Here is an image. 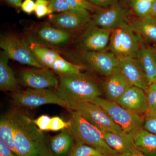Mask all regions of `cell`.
I'll return each instance as SVG.
<instances>
[{"mask_svg": "<svg viewBox=\"0 0 156 156\" xmlns=\"http://www.w3.org/2000/svg\"><path fill=\"white\" fill-rule=\"evenodd\" d=\"M9 112L14 126L17 155L54 156L49 140L33 120L19 110H12Z\"/></svg>", "mask_w": 156, "mask_h": 156, "instance_id": "cell-1", "label": "cell"}, {"mask_svg": "<svg viewBox=\"0 0 156 156\" xmlns=\"http://www.w3.org/2000/svg\"><path fill=\"white\" fill-rule=\"evenodd\" d=\"M59 81L56 92L67 102L69 108L74 104L91 102L101 95L97 82L86 74L60 76Z\"/></svg>", "mask_w": 156, "mask_h": 156, "instance_id": "cell-2", "label": "cell"}, {"mask_svg": "<svg viewBox=\"0 0 156 156\" xmlns=\"http://www.w3.org/2000/svg\"><path fill=\"white\" fill-rule=\"evenodd\" d=\"M69 112L70 130L76 142L85 144L102 151L110 156L119 155L109 147L103 138V133L89 123L79 111L68 110Z\"/></svg>", "mask_w": 156, "mask_h": 156, "instance_id": "cell-3", "label": "cell"}, {"mask_svg": "<svg viewBox=\"0 0 156 156\" xmlns=\"http://www.w3.org/2000/svg\"><path fill=\"white\" fill-rule=\"evenodd\" d=\"M141 47L140 36L127 23L112 31L107 50L120 59L136 58Z\"/></svg>", "mask_w": 156, "mask_h": 156, "instance_id": "cell-4", "label": "cell"}, {"mask_svg": "<svg viewBox=\"0 0 156 156\" xmlns=\"http://www.w3.org/2000/svg\"><path fill=\"white\" fill-rule=\"evenodd\" d=\"M14 104L20 107L37 108L47 104H55L68 108V104L56 92L51 89H33L17 90L11 95Z\"/></svg>", "mask_w": 156, "mask_h": 156, "instance_id": "cell-5", "label": "cell"}, {"mask_svg": "<svg viewBox=\"0 0 156 156\" xmlns=\"http://www.w3.org/2000/svg\"><path fill=\"white\" fill-rule=\"evenodd\" d=\"M90 102L97 105L104 110L126 134H131L143 127L144 121L141 115L124 108L116 102L99 97Z\"/></svg>", "mask_w": 156, "mask_h": 156, "instance_id": "cell-6", "label": "cell"}, {"mask_svg": "<svg viewBox=\"0 0 156 156\" xmlns=\"http://www.w3.org/2000/svg\"><path fill=\"white\" fill-rule=\"evenodd\" d=\"M80 111L86 120L101 132L124 133L104 110L95 104L83 102L70 105L68 110Z\"/></svg>", "mask_w": 156, "mask_h": 156, "instance_id": "cell-7", "label": "cell"}, {"mask_svg": "<svg viewBox=\"0 0 156 156\" xmlns=\"http://www.w3.org/2000/svg\"><path fill=\"white\" fill-rule=\"evenodd\" d=\"M0 47L9 58L38 68H45L37 60L27 42L12 34L3 35Z\"/></svg>", "mask_w": 156, "mask_h": 156, "instance_id": "cell-8", "label": "cell"}, {"mask_svg": "<svg viewBox=\"0 0 156 156\" xmlns=\"http://www.w3.org/2000/svg\"><path fill=\"white\" fill-rule=\"evenodd\" d=\"M73 56L95 72L107 77L118 67L119 59L108 50L99 51H80Z\"/></svg>", "mask_w": 156, "mask_h": 156, "instance_id": "cell-9", "label": "cell"}, {"mask_svg": "<svg viewBox=\"0 0 156 156\" xmlns=\"http://www.w3.org/2000/svg\"><path fill=\"white\" fill-rule=\"evenodd\" d=\"M128 12L122 3L116 2L105 8H99L92 16V23L100 28L112 31L128 23Z\"/></svg>", "mask_w": 156, "mask_h": 156, "instance_id": "cell-10", "label": "cell"}, {"mask_svg": "<svg viewBox=\"0 0 156 156\" xmlns=\"http://www.w3.org/2000/svg\"><path fill=\"white\" fill-rule=\"evenodd\" d=\"M92 16L86 10H76L51 14L49 20L55 27L71 33L87 27L92 22Z\"/></svg>", "mask_w": 156, "mask_h": 156, "instance_id": "cell-11", "label": "cell"}, {"mask_svg": "<svg viewBox=\"0 0 156 156\" xmlns=\"http://www.w3.org/2000/svg\"><path fill=\"white\" fill-rule=\"evenodd\" d=\"M112 31L100 28L92 23L86 28L77 44L80 51H99L107 50Z\"/></svg>", "mask_w": 156, "mask_h": 156, "instance_id": "cell-12", "label": "cell"}, {"mask_svg": "<svg viewBox=\"0 0 156 156\" xmlns=\"http://www.w3.org/2000/svg\"><path fill=\"white\" fill-rule=\"evenodd\" d=\"M18 82L28 88L57 89L59 81L52 71L46 68L23 70L20 73Z\"/></svg>", "mask_w": 156, "mask_h": 156, "instance_id": "cell-13", "label": "cell"}, {"mask_svg": "<svg viewBox=\"0 0 156 156\" xmlns=\"http://www.w3.org/2000/svg\"><path fill=\"white\" fill-rule=\"evenodd\" d=\"M132 86L117 67L107 77L104 83L103 88L107 99L117 102L126 91Z\"/></svg>", "mask_w": 156, "mask_h": 156, "instance_id": "cell-14", "label": "cell"}, {"mask_svg": "<svg viewBox=\"0 0 156 156\" xmlns=\"http://www.w3.org/2000/svg\"><path fill=\"white\" fill-rule=\"evenodd\" d=\"M117 103L124 108L140 115L145 114L147 111V100L145 91L134 86L128 89Z\"/></svg>", "mask_w": 156, "mask_h": 156, "instance_id": "cell-15", "label": "cell"}, {"mask_svg": "<svg viewBox=\"0 0 156 156\" xmlns=\"http://www.w3.org/2000/svg\"><path fill=\"white\" fill-rule=\"evenodd\" d=\"M118 67L133 86L144 91L148 87V82L136 58L119 59Z\"/></svg>", "mask_w": 156, "mask_h": 156, "instance_id": "cell-16", "label": "cell"}, {"mask_svg": "<svg viewBox=\"0 0 156 156\" xmlns=\"http://www.w3.org/2000/svg\"><path fill=\"white\" fill-rule=\"evenodd\" d=\"M37 60L45 68L55 72L65 59L52 49L32 41L28 43Z\"/></svg>", "mask_w": 156, "mask_h": 156, "instance_id": "cell-17", "label": "cell"}, {"mask_svg": "<svg viewBox=\"0 0 156 156\" xmlns=\"http://www.w3.org/2000/svg\"><path fill=\"white\" fill-rule=\"evenodd\" d=\"M50 149L54 156H69L76 145L74 136L69 128L49 140Z\"/></svg>", "mask_w": 156, "mask_h": 156, "instance_id": "cell-18", "label": "cell"}, {"mask_svg": "<svg viewBox=\"0 0 156 156\" xmlns=\"http://www.w3.org/2000/svg\"><path fill=\"white\" fill-rule=\"evenodd\" d=\"M102 133L104 139L107 145L119 155L138 151L135 147L130 134L111 132Z\"/></svg>", "mask_w": 156, "mask_h": 156, "instance_id": "cell-19", "label": "cell"}, {"mask_svg": "<svg viewBox=\"0 0 156 156\" xmlns=\"http://www.w3.org/2000/svg\"><path fill=\"white\" fill-rule=\"evenodd\" d=\"M36 34L41 41L54 46L66 44L71 39V34L70 33L48 24L39 27Z\"/></svg>", "mask_w": 156, "mask_h": 156, "instance_id": "cell-20", "label": "cell"}, {"mask_svg": "<svg viewBox=\"0 0 156 156\" xmlns=\"http://www.w3.org/2000/svg\"><path fill=\"white\" fill-rule=\"evenodd\" d=\"M130 134L138 151L147 156H156V134L142 127Z\"/></svg>", "mask_w": 156, "mask_h": 156, "instance_id": "cell-21", "label": "cell"}, {"mask_svg": "<svg viewBox=\"0 0 156 156\" xmlns=\"http://www.w3.org/2000/svg\"><path fill=\"white\" fill-rule=\"evenodd\" d=\"M136 59L149 85L154 83L156 80V59L153 48L141 46Z\"/></svg>", "mask_w": 156, "mask_h": 156, "instance_id": "cell-22", "label": "cell"}, {"mask_svg": "<svg viewBox=\"0 0 156 156\" xmlns=\"http://www.w3.org/2000/svg\"><path fill=\"white\" fill-rule=\"evenodd\" d=\"M9 58L4 51L0 56V90L2 91H17L18 80L9 64Z\"/></svg>", "mask_w": 156, "mask_h": 156, "instance_id": "cell-23", "label": "cell"}, {"mask_svg": "<svg viewBox=\"0 0 156 156\" xmlns=\"http://www.w3.org/2000/svg\"><path fill=\"white\" fill-rule=\"evenodd\" d=\"M130 24L140 36L149 41L156 43V20L151 15L137 17Z\"/></svg>", "mask_w": 156, "mask_h": 156, "instance_id": "cell-24", "label": "cell"}, {"mask_svg": "<svg viewBox=\"0 0 156 156\" xmlns=\"http://www.w3.org/2000/svg\"><path fill=\"white\" fill-rule=\"evenodd\" d=\"M0 141L17 154L15 147L14 126L9 112L1 116Z\"/></svg>", "mask_w": 156, "mask_h": 156, "instance_id": "cell-25", "label": "cell"}, {"mask_svg": "<svg viewBox=\"0 0 156 156\" xmlns=\"http://www.w3.org/2000/svg\"><path fill=\"white\" fill-rule=\"evenodd\" d=\"M76 142L75 147L69 156H110L91 146L81 142Z\"/></svg>", "mask_w": 156, "mask_h": 156, "instance_id": "cell-26", "label": "cell"}, {"mask_svg": "<svg viewBox=\"0 0 156 156\" xmlns=\"http://www.w3.org/2000/svg\"><path fill=\"white\" fill-rule=\"evenodd\" d=\"M152 4L147 0H132L130 6L137 17L142 18L150 15Z\"/></svg>", "mask_w": 156, "mask_h": 156, "instance_id": "cell-27", "label": "cell"}, {"mask_svg": "<svg viewBox=\"0 0 156 156\" xmlns=\"http://www.w3.org/2000/svg\"><path fill=\"white\" fill-rule=\"evenodd\" d=\"M73 9L77 10H86L95 12L99 9L92 5L88 0H65Z\"/></svg>", "mask_w": 156, "mask_h": 156, "instance_id": "cell-28", "label": "cell"}, {"mask_svg": "<svg viewBox=\"0 0 156 156\" xmlns=\"http://www.w3.org/2000/svg\"><path fill=\"white\" fill-rule=\"evenodd\" d=\"M36 16L38 18H42L53 13L49 5L48 0H36L34 9Z\"/></svg>", "mask_w": 156, "mask_h": 156, "instance_id": "cell-29", "label": "cell"}, {"mask_svg": "<svg viewBox=\"0 0 156 156\" xmlns=\"http://www.w3.org/2000/svg\"><path fill=\"white\" fill-rule=\"evenodd\" d=\"M50 9L53 12L60 13L66 11H76L65 0H48ZM83 11V10H80Z\"/></svg>", "mask_w": 156, "mask_h": 156, "instance_id": "cell-30", "label": "cell"}, {"mask_svg": "<svg viewBox=\"0 0 156 156\" xmlns=\"http://www.w3.org/2000/svg\"><path fill=\"white\" fill-rule=\"evenodd\" d=\"M143 128L149 132L156 134V111L147 112L145 114Z\"/></svg>", "mask_w": 156, "mask_h": 156, "instance_id": "cell-31", "label": "cell"}, {"mask_svg": "<svg viewBox=\"0 0 156 156\" xmlns=\"http://www.w3.org/2000/svg\"><path fill=\"white\" fill-rule=\"evenodd\" d=\"M69 122H65L58 116L51 118L48 131H56L62 130L65 128H69Z\"/></svg>", "mask_w": 156, "mask_h": 156, "instance_id": "cell-32", "label": "cell"}, {"mask_svg": "<svg viewBox=\"0 0 156 156\" xmlns=\"http://www.w3.org/2000/svg\"><path fill=\"white\" fill-rule=\"evenodd\" d=\"M50 119L51 118L48 115H43L36 119L33 120V122L41 131H48Z\"/></svg>", "mask_w": 156, "mask_h": 156, "instance_id": "cell-33", "label": "cell"}, {"mask_svg": "<svg viewBox=\"0 0 156 156\" xmlns=\"http://www.w3.org/2000/svg\"><path fill=\"white\" fill-rule=\"evenodd\" d=\"M35 2L34 0H24L20 6L23 11L27 14H31L34 11Z\"/></svg>", "mask_w": 156, "mask_h": 156, "instance_id": "cell-34", "label": "cell"}, {"mask_svg": "<svg viewBox=\"0 0 156 156\" xmlns=\"http://www.w3.org/2000/svg\"><path fill=\"white\" fill-rule=\"evenodd\" d=\"M92 5L98 8H105L113 5L119 0H88Z\"/></svg>", "mask_w": 156, "mask_h": 156, "instance_id": "cell-35", "label": "cell"}, {"mask_svg": "<svg viewBox=\"0 0 156 156\" xmlns=\"http://www.w3.org/2000/svg\"><path fill=\"white\" fill-rule=\"evenodd\" d=\"M0 156H18L7 146L0 141Z\"/></svg>", "mask_w": 156, "mask_h": 156, "instance_id": "cell-36", "label": "cell"}, {"mask_svg": "<svg viewBox=\"0 0 156 156\" xmlns=\"http://www.w3.org/2000/svg\"><path fill=\"white\" fill-rule=\"evenodd\" d=\"M10 5L15 7H20L23 0H5Z\"/></svg>", "mask_w": 156, "mask_h": 156, "instance_id": "cell-37", "label": "cell"}, {"mask_svg": "<svg viewBox=\"0 0 156 156\" xmlns=\"http://www.w3.org/2000/svg\"><path fill=\"white\" fill-rule=\"evenodd\" d=\"M119 156H147L142 154L139 151H136L128 153L123 154L119 155Z\"/></svg>", "mask_w": 156, "mask_h": 156, "instance_id": "cell-38", "label": "cell"}, {"mask_svg": "<svg viewBox=\"0 0 156 156\" xmlns=\"http://www.w3.org/2000/svg\"><path fill=\"white\" fill-rule=\"evenodd\" d=\"M150 15L156 20V0L153 2Z\"/></svg>", "mask_w": 156, "mask_h": 156, "instance_id": "cell-39", "label": "cell"}, {"mask_svg": "<svg viewBox=\"0 0 156 156\" xmlns=\"http://www.w3.org/2000/svg\"><path fill=\"white\" fill-rule=\"evenodd\" d=\"M149 87L153 90L154 98L156 102V83H153L149 85Z\"/></svg>", "mask_w": 156, "mask_h": 156, "instance_id": "cell-40", "label": "cell"}, {"mask_svg": "<svg viewBox=\"0 0 156 156\" xmlns=\"http://www.w3.org/2000/svg\"><path fill=\"white\" fill-rule=\"evenodd\" d=\"M123 1H124V2L128 4V5L130 6V5H131V3L132 0H123Z\"/></svg>", "mask_w": 156, "mask_h": 156, "instance_id": "cell-41", "label": "cell"}, {"mask_svg": "<svg viewBox=\"0 0 156 156\" xmlns=\"http://www.w3.org/2000/svg\"><path fill=\"white\" fill-rule=\"evenodd\" d=\"M153 50L154 54L155 57L156 59V48H152Z\"/></svg>", "mask_w": 156, "mask_h": 156, "instance_id": "cell-42", "label": "cell"}, {"mask_svg": "<svg viewBox=\"0 0 156 156\" xmlns=\"http://www.w3.org/2000/svg\"><path fill=\"white\" fill-rule=\"evenodd\" d=\"M154 83H156V80H155V82Z\"/></svg>", "mask_w": 156, "mask_h": 156, "instance_id": "cell-43", "label": "cell"}]
</instances>
